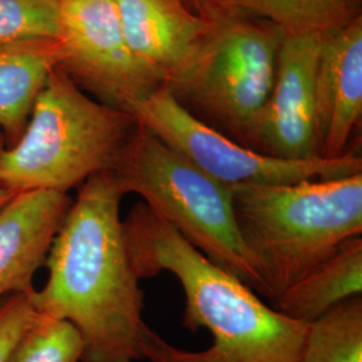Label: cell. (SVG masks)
I'll return each mask as SVG.
<instances>
[{"label": "cell", "instance_id": "1", "mask_svg": "<svg viewBox=\"0 0 362 362\" xmlns=\"http://www.w3.org/2000/svg\"><path fill=\"white\" fill-rule=\"evenodd\" d=\"M122 197L110 172L79 187L46 259L47 281L28 294L35 313L77 329L81 362L144 360L149 326L119 216Z\"/></svg>", "mask_w": 362, "mask_h": 362}, {"label": "cell", "instance_id": "2", "mask_svg": "<svg viewBox=\"0 0 362 362\" xmlns=\"http://www.w3.org/2000/svg\"><path fill=\"white\" fill-rule=\"evenodd\" d=\"M127 250L139 279L170 272L184 294L182 326L206 329V350L181 349L149 327L143 357L148 362H298L308 324L262 302L258 294L189 245L144 203L122 220Z\"/></svg>", "mask_w": 362, "mask_h": 362}, {"label": "cell", "instance_id": "3", "mask_svg": "<svg viewBox=\"0 0 362 362\" xmlns=\"http://www.w3.org/2000/svg\"><path fill=\"white\" fill-rule=\"evenodd\" d=\"M231 191L238 231L270 302L362 235V173Z\"/></svg>", "mask_w": 362, "mask_h": 362}, {"label": "cell", "instance_id": "4", "mask_svg": "<svg viewBox=\"0 0 362 362\" xmlns=\"http://www.w3.org/2000/svg\"><path fill=\"white\" fill-rule=\"evenodd\" d=\"M136 127L130 113L88 95L58 66L18 141L0 146V188L67 194L110 172Z\"/></svg>", "mask_w": 362, "mask_h": 362}, {"label": "cell", "instance_id": "5", "mask_svg": "<svg viewBox=\"0 0 362 362\" xmlns=\"http://www.w3.org/2000/svg\"><path fill=\"white\" fill-rule=\"evenodd\" d=\"M121 194L141 196L208 260L263 297L236 227L231 185L211 177L137 124L110 170Z\"/></svg>", "mask_w": 362, "mask_h": 362}, {"label": "cell", "instance_id": "6", "mask_svg": "<svg viewBox=\"0 0 362 362\" xmlns=\"http://www.w3.org/2000/svg\"><path fill=\"white\" fill-rule=\"evenodd\" d=\"M285 37L270 22L230 15L212 26L191 61L165 86L199 121L251 148Z\"/></svg>", "mask_w": 362, "mask_h": 362}, {"label": "cell", "instance_id": "7", "mask_svg": "<svg viewBox=\"0 0 362 362\" xmlns=\"http://www.w3.org/2000/svg\"><path fill=\"white\" fill-rule=\"evenodd\" d=\"M130 115L197 168L227 185L290 184L362 173L361 156L350 151L336 158L310 160H286L259 153L199 121L179 104L165 85L136 105Z\"/></svg>", "mask_w": 362, "mask_h": 362}, {"label": "cell", "instance_id": "8", "mask_svg": "<svg viewBox=\"0 0 362 362\" xmlns=\"http://www.w3.org/2000/svg\"><path fill=\"white\" fill-rule=\"evenodd\" d=\"M59 67L100 103L130 113L164 82L130 50L113 0H61Z\"/></svg>", "mask_w": 362, "mask_h": 362}, {"label": "cell", "instance_id": "9", "mask_svg": "<svg viewBox=\"0 0 362 362\" xmlns=\"http://www.w3.org/2000/svg\"><path fill=\"white\" fill-rule=\"evenodd\" d=\"M324 35L286 34L272 94L259 118L251 149L286 160L320 155L315 77Z\"/></svg>", "mask_w": 362, "mask_h": 362}, {"label": "cell", "instance_id": "10", "mask_svg": "<svg viewBox=\"0 0 362 362\" xmlns=\"http://www.w3.org/2000/svg\"><path fill=\"white\" fill-rule=\"evenodd\" d=\"M320 155L348 153L350 136L362 117V19L325 35L315 77Z\"/></svg>", "mask_w": 362, "mask_h": 362}, {"label": "cell", "instance_id": "11", "mask_svg": "<svg viewBox=\"0 0 362 362\" xmlns=\"http://www.w3.org/2000/svg\"><path fill=\"white\" fill-rule=\"evenodd\" d=\"M73 199L55 191L13 194L0 209V298L31 294Z\"/></svg>", "mask_w": 362, "mask_h": 362}, {"label": "cell", "instance_id": "12", "mask_svg": "<svg viewBox=\"0 0 362 362\" xmlns=\"http://www.w3.org/2000/svg\"><path fill=\"white\" fill-rule=\"evenodd\" d=\"M130 50L167 85L191 61L215 23L180 0H113Z\"/></svg>", "mask_w": 362, "mask_h": 362}, {"label": "cell", "instance_id": "13", "mask_svg": "<svg viewBox=\"0 0 362 362\" xmlns=\"http://www.w3.org/2000/svg\"><path fill=\"white\" fill-rule=\"evenodd\" d=\"M361 294L362 238L354 236L272 300V308L309 324L338 303Z\"/></svg>", "mask_w": 362, "mask_h": 362}, {"label": "cell", "instance_id": "14", "mask_svg": "<svg viewBox=\"0 0 362 362\" xmlns=\"http://www.w3.org/2000/svg\"><path fill=\"white\" fill-rule=\"evenodd\" d=\"M61 62L59 40L0 49V129L18 141L39 93Z\"/></svg>", "mask_w": 362, "mask_h": 362}, {"label": "cell", "instance_id": "15", "mask_svg": "<svg viewBox=\"0 0 362 362\" xmlns=\"http://www.w3.org/2000/svg\"><path fill=\"white\" fill-rule=\"evenodd\" d=\"M360 0H219L231 13L263 16L286 34L327 35L357 18Z\"/></svg>", "mask_w": 362, "mask_h": 362}, {"label": "cell", "instance_id": "16", "mask_svg": "<svg viewBox=\"0 0 362 362\" xmlns=\"http://www.w3.org/2000/svg\"><path fill=\"white\" fill-rule=\"evenodd\" d=\"M298 362H362L361 296L308 324Z\"/></svg>", "mask_w": 362, "mask_h": 362}, {"label": "cell", "instance_id": "17", "mask_svg": "<svg viewBox=\"0 0 362 362\" xmlns=\"http://www.w3.org/2000/svg\"><path fill=\"white\" fill-rule=\"evenodd\" d=\"M59 38L61 0H0V49Z\"/></svg>", "mask_w": 362, "mask_h": 362}, {"label": "cell", "instance_id": "18", "mask_svg": "<svg viewBox=\"0 0 362 362\" xmlns=\"http://www.w3.org/2000/svg\"><path fill=\"white\" fill-rule=\"evenodd\" d=\"M82 351V339L73 325L37 313L6 362H81Z\"/></svg>", "mask_w": 362, "mask_h": 362}, {"label": "cell", "instance_id": "19", "mask_svg": "<svg viewBox=\"0 0 362 362\" xmlns=\"http://www.w3.org/2000/svg\"><path fill=\"white\" fill-rule=\"evenodd\" d=\"M26 294H15L0 306V362H6L16 341L35 320Z\"/></svg>", "mask_w": 362, "mask_h": 362}, {"label": "cell", "instance_id": "20", "mask_svg": "<svg viewBox=\"0 0 362 362\" xmlns=\"http://www.w3.org/2000/svg\"><path fill=\"white\" fill-rule=\"evenodd\" d=\"M181 3L192 13L204 19L208 23H218L221 19L233 15L226 10L219 0H180Z\"/></svg>", "mask_w": 362, "mask_h": 362}, {"label": "cell", "instance_id": "21", "mask_svg": "<svg viewBox=\"0 0 362 362\" xmlns=\"http://www.w3.org/2000/svg\"><path fill=\"white\" fill-rule=\"evenodd\" d=\"M13 194H10L8 191H6V189H3V188H0V209L4 207L7 203H8V200L13 197Z\"/></svg>", "mask_w": 362, "mask_h": 362}]
</instances>
